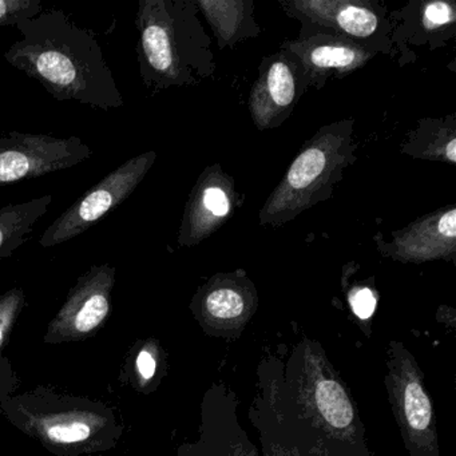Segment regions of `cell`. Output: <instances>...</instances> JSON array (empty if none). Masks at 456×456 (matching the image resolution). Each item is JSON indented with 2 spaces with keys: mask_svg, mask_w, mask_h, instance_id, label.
Segmentation results:
<instances>
[{
  "mask_svg": "<svg viewBox=\"0 0 456 456\" xmlns=\"http://www.w3.org/2000/svg\"><path fill=\"white\" fill-rule=\"evenodd\" d=\"M17 28L22 38L4 53V60L38 81L53 98L103 111L124 108L122 93L92 31L77 26L62 10H45Z\"/></svg>",
  "mask_w": 456,
  "mask_h": 456,
  "instance_id": "1",
  "label": "cell"
},
{
  "mask_svg": "<svg viewBox=\"0 0 456 456\" xmlns=\"http://www.w3.org/2000/svg\"><path fill=\"white\" fill-rule=\"evenodd\" d=\"M194 7L181 0H140L137 60L149 90L186 86L197 76H205V55L212 53L205 49L208 44Z\"/></svg>",
  "mask_w": 456,
  "mask_h": 456,
  "instance_id": "2",
  "label": "cell"
},
{
  "mask_svg": "<svg viewBox=\"0 0 456 456\" xmlns=\"http://www.w3.org/2000/svg\"><path fill=\"white\" fill-rule=\"evenodd\" d=\"M12 424L52 452L79 456L114 447L122 435L110 408L100 402L33 391L0 403Z\"/></svg>",
  "mask_w": 456,
  "mask_h": 456,
  "instance_id": "3",
  "label": "cell"
},
{
  "mask_svg": "<svg viewBox=\"0 0 456 456\" xmlns=\"http://www.w3.org/2000/svg\"><path fill=\"white\" fill-rule=\"evenodd\" d=\"M354 149L352 122L322 127L304 146L264 205L261 224L282 225L327 200L346 167L354 162Z\"/></svg>",
  "mask_w": 456,
  "mask_h": 456,
  "instance_id": "4",
  "label": "cell"
},
{
  "mask_svg": "<svg viewBox=\"0 0 456 456\" xmlns=\"http://www.w3.org/2000/svg\"><path fill=\"white\" fill-rule=\"evenodd\" d=\"M156 159V151H145L127 159L116 170L109 173L45 231L39 239L41 247L46 249L58 247L81 236L84 232L124 204L142 183Z\"/></svg>",
  "mask_w": 456,
  "mask_h": 456,
  "instance_id": "5",
  "label": "cell"
},
{
  "mask_svg": "<svg viewBox=\"0 0 456 456\" xmlns=\"http://www.w3.org/2000/svg\"><path fill=\"white\" fill-rule=\"evenodd\" d=\"M92 156V148L78 137L10 132L0 137V186L61 172Z\"/></svg>",
  "mask_w": 456,
  "mask_h": 456,
  "instance_id": "6",
  "label": "cell"
},
{
  "mask_svg": "<svg viewBox=\"0 0 456 456\" xmlns=\"http://www.w3.org/2000/svg\"><path fill=\"white\" fill-rule=\"evenodd\" d=\"M116 268L111 264L94 265L77 280L61 311L47 328L49 344L79 341L92 335L108 319Z\"/></svg>",
  "mask_w": 456,
  "mask_h": 456,
  "instance_id": "7",
  "label": "cell"
},
{
  "mask_svg": "<svg viewBox=\"0 0 456 456\" xmlns=\"http://www.w3.org/2000/svg\"><path fill=\"white\" fill-rule=\"evenodd\" d=\"M233 181L223 170L208 169L194 186L181 224L178 242L194 247L217 231L231 216Z\"/></svg>",
  "mask_w": 456,
  "mask_h": 456,
  "instance_id": "8",
  "label": "cell"
},
{
  "mask_svg": "<svg viewBox=\"0 0 456 456\" xmlns=\"http://www.w3.org/2000/svg\"><path fill=\"white\" fill-rule=\"evenodd\" d=\"M383 252L397 260L427 261L455 255L456 209L440 210L411 224L395 234L391 244L383 242Z\"/></svg>",
  "mask_w": 456,
  "mask_h": 456,
  "instance_id": "9",
  "label": "cell"
},
{
  "mask_svg": "<svg viewBox=\"0 0 456 456\" xmlns=\"http://www.w3.org/2000/svg\"><path fill=\"white\" fill-rule=\"evenodd\" d=\"M296 92V69L284 55L263 62L249 100L256 126L260 130L279 126L292 110Z\"/></svg>",
  "mask_w": 456,
  "mask_h": 456,
  "instance_id": "10",
  "label": "cell"
},
{
  "mask_svg": "<svg viewBox=\"0 0 456 456\" xmlns=\"http://www.w3.org/2000/svg\"><path fill=\"white\" fill-rule=\"evenodd\" d=\"M296 15L328 26L341 36L365 39L379 28V18L367 4L346 0H306L288 4Z\"/></svg>",
  "mask_w": 456,
  "mask_h": 456,
  "instance_id": "11",
  "label": "cell"
},
{
  "mask_svg": "<svg viewBox=\"0 0 456 456\" xmlns=\"http://www.w3.org/2000/svg\"><path fill=\"white\" fill-rule=\"evenodd\" d=\"M293 52L300 57L308 76H322L327 70L349 73L370 60V53L354 44L341 41L322 42L317 38L304 44L292 45Z\"/></svg>",
  "mask_w": 456,
  "mask_h": 456,
  "instance_id": "12",
  "label": "cell"
},
{
  "mask_svg": "<svg viewBox=\"0 0 456 456\" xmlns=\"http://www.w3.org/2000/svg\"><path fill=\"white\" fill-rule=\"evenodd\" d=\"M53 196L39 197L20 204L0 208V261L22 247L37 221L46 215Z\"/></svg>",
  "mask_w": 456,
  "mask_h": 456,
  "instance_id": "13",
  "label": "cell"
},
{
  "mask_svg": "<svg viewBox=\"0 0 456 456\" xmlns=\"http://www.w3.org/2000/svg\"><path fill=\"white\" fill-rule=\"evenodd\" d=\"M197 6L202 10L210 26L215 30L220 47L234 45L245 37L253 36L252 4L248 2H199Z\"/></svg>",
  "mask_w": 456,
  "mask_h": 456,
  "instance_id": "14",
  "label": "cell"
},
{
  "mask_svg": "<svg viewBox=\"0 0 456 456\" xmlns=\"http://www.w3.org/2000/svg\"><path fill=\"white\" fill-rule=\"evenodd\" d=\"M316 403L322 418L336 428H346L354 420V410L340 384L333 380L317 383Z\"/></svg>",
  "mask_w": 456,
  "mask_h": 456,
  "instance_id": "15",
  "label": "cell"
},
{
  "mask_svg": "<svg viewBox=\"0 0 456 456\" xmlns=\"http://www.w3.org/2000/svg\"><path fill=\"white\" fill-rule=\"evenodd\" d=\"M205 309L215 319H237L244 314L245 298L236 288H215L205 298Z\"/></svg>",
  "mask_w": 456,
  "mask_h": 456,
  "instance_id": "16",
  "label": "cell"
},
{
  "mask_svg": "<svg viewBox=\"0 0 456 456\" xmlns=\"http://www.w3.org/2000/svg\"><path fill=\"white\" fill-rule=\"evenodd\" d=\"M405 418L411 428L424 431L432 420V408L428 396L420 383L410 381L404 389Z\"/></svg>",
  "mask_w": 456,
  "mask_h": 456,
  "instance_id": "17",
  "label": "cell"
},
{
  "mask_svg": "<svg viewBox=\"0 0 456 456\" xmlns=\"http://www.w3.org/2000/svg\"><path fill=\"white\" fill-rule=\"evenodd\" d=\"M26 305V295L20 288H12L0 295V349L9 338Z\"/></svg>",
  "mask_w": 456,
  "mask_h": 456,
  "instance_id": "18",
  "label": "cell"
},
{
  "mask_svg": "<svg viewBox=\"0 0 456 456\" xmlns=\"http://www.w3.org/2000/svg\"><path fill=\"white\" fill-rule=\"evenodd\" d=\"M44 12L41 0H0V26H17Z\"/></svg>",
  "mask_w": 456,
  "mask_h": 456,
  "instance_id": "19",
  "label": "cell"
},
{
  "mask_svg": "<svg viewBox=\"0 0 456 456\" xmlns=\"http://www.w3.org/2000/svg\"><path fill=\"white\" fill-rule=\"evenodd\" d=\"M455 12L450 4L445 2H431L424 4L423 22L427 28H437L453 23Z\"/></svg>",
  "mask_w": 456,
  "mask_h": 456,
  "instance_id": "20",
  "label": "cell"
},
{
  "mask_svg": "<svg viewBox=\"0 0 456 456\" xmlns=\"http://www.w3.org/2000/svg\"><path fill=\"white\" fill-rule=\"evenodd\" d=\"M349 303H351L352 311L359 316L360 319H368L372 316L376 308V298L372 290L368 288H360L354 290L349 296Z\"/></svg>",
  "mask_w": 456,
  "mask_h": 456,
  "instance_id": "21",
  "label": "cell"
},
{
  "mask_svg": "<svg viewBox=\"0 0 456 456\" xmlns=\"http://www.w3.org/2000/svg\"><path fill=\"white\" fill-rule=\"evenodd\" d=\"M18 386L17 373L7 357L0 356V403L9 399Z\"/></svg>",
  "mask_w": 456,
  "mask_h": 456,
  "instance_id": "22",
  "label": "cell"
},
{
  "mask_svg": "<svg viewBox=\"0 0 456 456\" xmlns=\"http://www.w3.org/2000/svg\"><path fill=\"white\" fill-rule=\"evenodd\" d=\"M135 368H137L138 375L142 380H151L157 370L156 357L149 349H141L138 352L137 360H135Z\"/></svg>",
  "mask_w": 456,
  "mask_h": 456,
  "instance_id": "23",
  "label": "cell"
}]
</instances>
